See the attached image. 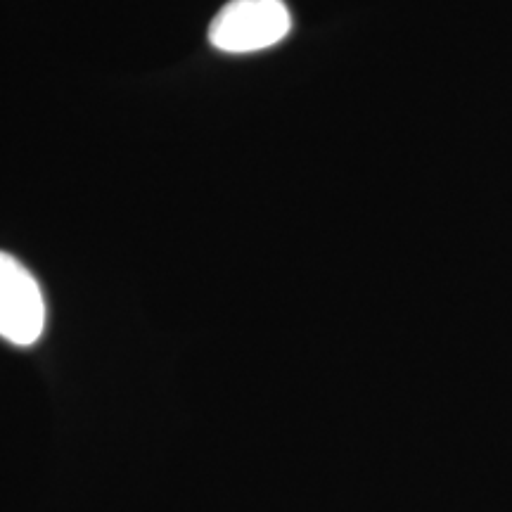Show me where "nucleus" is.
Returning <instances> with one entry per match:
<instances>
[{
  "mask_svg": "<svg viewBox=\"0 0 512 512\" xmlns=\"http://www.w3.org/2000/svg\"><path fill=\"white\" fill-rule=\"evenodd\" d=\"M292 17L283 0H230L209 24V43L223 53H256L290 34Z\"/></svg>",
  "mask_w": 512,
  "mask_h": 512,
  "instance_id": "nucleus-1",
  "label": "nucleus"
},
{
  "mask_svg": "<svg viewBox=\"0 0 512 512\" xmlns=\"http://www.w3.org/2000/svg\"><path fill=\"white\" fill-rule=\"evenodd\" d=\"M46 328V299L15 256L0 252V337L29 347Z\"/></svg>",
  "mask_w": 512,
  "mask_h": 512,
  "instance_id": "nucleus-2",
  "label": "nucleus"
}]
</instances>
